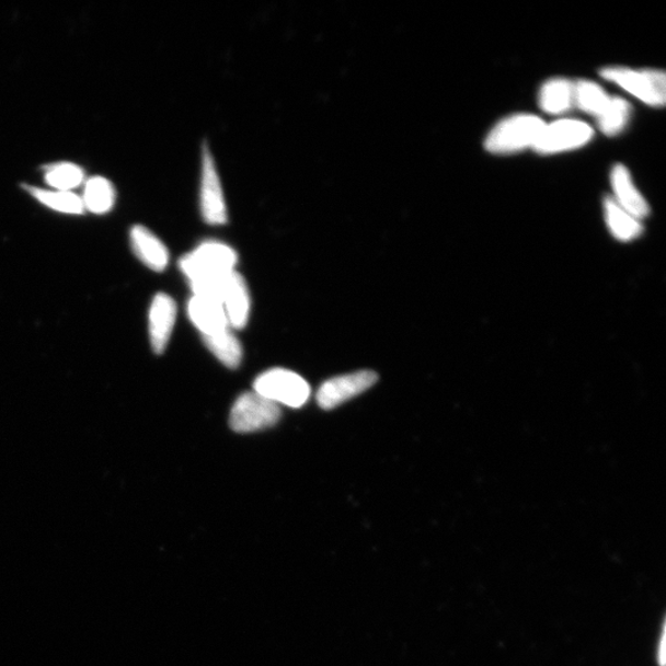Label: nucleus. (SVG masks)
Wrapping results in <instances>:
<instances>
[{
    "label": "nucleus",
    "mask_w": 666,
    "mask_h": 666,
    "mask_svg": "<svg viewBox=\"0 0 666 666\" xmlns=\"http://www.w3.org/2000/svg\"><path fill=\"white\" fill-rule=\"evenodd\" d=\"M546 123L530 114H517L500 122L485 140V149L495 154H510L535 147Z\"/></svg>",
    "instance_id": "f257e3e1"
},
{
    "label": "nucleus",
    "mask_w": 666,
    "mask_h": 666,
    "mask_svg": "<svg viewBox=\"0 0 666 666\" xmlns=\"http://www.w3.org/2000/svg\"><path fill=\"white\" fill-rule=\"evenodd\" d=\"M238 253L228 244L218 241L203 242L181 259L180 267L185 277L193 283L202 278L222 276L234 271Z\"/></svg>",
    "instance_id": "f03ea898"
},
{
    "label": "nucleus",
    "mask_w": 666,
    "mask_h": 666,
    "mask_svg": "<svg viewBox=\"0 0 666 666\" xmlns=\"http://www.w3.org/2000/svg\"><path fill=\"white\" fill-rule=\"evenodd\" d=\"M600 74L605 80L620 85L646 105L664 106L665 104L666 78L663 71H634L625 67H607Z\"/></svg>",
    "instance_id": "7ed1b4c3"
},
{
    "label": "nucleus",
    "mask_w": 666,
    "mask_h": 666,
    "mask_svg": "<svg viewBox=\"0 0 666 666\" xmlns=\"http://www.w3.org/2000/svg\"><path fill=\"white\" fill-rule=\"evenodd\" d=\"M254 391L277 405L301 407L310 398L307 380L291 370L271 369L254 381Z\"/></svg>",
    "instance_id": "20e7f679"
},
{
    "label": "nucleus",
    "mask_w": 666,
    "mask_h": 666,
    "mask_svg": "<svg viewBox=\"0 0 666 666\" xmlns=\"http://www.w3.org/2000/svg\"><path fill=\"white\" fill-rule=\"evenodd\" d=\"M279 405L253 391L244 393L234 403L230 426L234 433L250 434L276 425L280 418Z\"/></svg>",
    "instance_id": "39448f33"
},
{
    "label": "nucleus",
    "mask_w": 666,
    "mask_h": 666,
    "mask_svg": "<svg viewBox=\"0 0 666 666\" xmlns=\"http://www.w3.org/2000/svg\"><path fill=\"white\" fill-rule=\"evenodd\" d=\"M200 210L205 222L221 227L229 220L220 175L208 147H204L200 181Z\"/></svg>",
    "instance_id": "423d86ee"
},
{
    "label": "nucleus",
    "mask_w": 666,
    "mask_h": 666,
    "mask_svg": "<svg viewBox=\"0 0 666 666\" xmlns=\"http://www.w3.org/2000/svg\"><path fill=\"white\" fill-rule=\"evenodd\" d=\"M594 130L583 122L560 120L544 126L533 150L540 154H555L579 149L593 139Z\"/></svg>",
    "instance_id": "0eeeda50"
},
{
    "label": "nucleus",
    "mask_w": 666,
    "mask_h": 666,
    "mask_svg": "<svg viewBox=\"0 0 666 666\" xmlns=\"http://www.w3.org/2000/svg\"><path fill=\"white\" fill-rule=\"evenodd\" d=\"M375 371L359 370L356 374L332 378L323 383L317 395L318 404L325 410L335 409L354 399L377 383Z\"/></svg>",
    "instance_id": "6e6552de"
},
{
    "label": "nucleus",
    "mask_w": 666,
    "mask_h": 666,
    "mask_svg": "<svg viewBox=\"0 0 666 666\" xmlns=\"http://www.w3.org/2000/svg\"><path fill=\"white\" fill-rule=\"evenodd\" d=\"M177 318V306L166 294L156 296L149 313V333L152 349L157 355L163 354L172 336Z\"/></svg>",
    "instance_id": "1a4fd4ad"
},
{
    "label": "nucleus",
    "mask_w": 666,
    "mask_h": 666,
    "mask_svg": "<svg viewBox=\"0 0 666 666\" xmlns=\"http://www.w3.org/2000/svg\"><path fill=\"white\" fill-rule=\"evenodd\" d=\"M129 238L135 256L147 268L162 272L169 266L170 252L166 250L165 244L151 230L142 227V225H135L130 230Z\"/></svg>",
    "instance_id": "9d476101"
},
{
    "label": "nucleus",
    "mask_w": 666,
    "mask_h": 666,
    "mask_svg": "<svg viewBox=\"0 0 666 666\" xmlns=\"http://www.w3.org/2000/svg\"><path fill=\"white\" fill-rule=\"evenodd\" d=\"M611 185L617 204L630 213L635 219H643L650 215V205L633 184L631 173L622 164H616L611 172Z\"/></svg>",
    "instance_id": "9b49d317"
},
{
    "label": "nucleus",
    "mask_w": 666,
    "mask_h": 666,
    "mask_svg": "<svg viewBox=\"0 0 666 666\" xmlns=\"http://www.w3.org/2000/svg\"><path fill=\"white\" fill-rule=\"evenodd\" d=\"M222 307L227 312L230 328L243 329L246 326L251 308L250 291L246 280L237 271L230 274Z\"/></svg>",
    "instance_id": "f8f14e48"
},
{
    "label": "nucleus",
    "mask_w": 666,
    "mask_h": 666,
    "mask_svg": "<svg viewBox=\"0 0 666 666\" xmlns=\"http://www.w3.org/2000/svg\"><path fill=\"white\" fill-rule=\"evenodd\" d=\"M188 313L203 336H210L230 329L227 312L221 302L193 296L188 303Z\"/></svg>",
    "instance_id": "ddd939ff"
},
{
    "label": "nucleus",
    "mask_w": 666,
    "mask_h": 666,
    "mask_svg": "<svg viewBox=\"0 0 666 666\" xmlns=\"http://www.w3.org/2000/svg\"><path fill=\"white\" fill-rule=\"evenodd\" d=\"M84 191L81 195L84 211L95 215H104L113 210L116 202L114 184L105 179L92 177L85 180Z\"/></svg>",
    "instance_id": "4468645a"
},
{
    "label": "nucleus",
    "mask_w": 666,
    "mask_h": 666,
    "mask_svg": "<svg viewBox=\"0 0 666 666\" xmlns=\"http://www.w3.org/2000/svg\"><path fill=\"white\" fill-rule=\"evenodd\" d=\"M540 106L552 115L570 112L574 106V83L565 78L547 81L541 88Z\"/></svg>",
    "instance_id": "2eb2a0df"
},
{
    "label": "nucleus",
    "mask_w": 666,
    "mask_h": 666,
    "mask_svg": "<svg viewBox=\"0 0 666 666\" xmlns=\"http://www.w3.org/2000/svg\"><path fill=\"white\" fill-rule=\"evenodd\" d=\"M604 209L607 227L615 239L629 242L641 237L643 227L640 220L622 209L613 198L605 199Z\"/></svg>",
    "instance_id": "dca6fc26"
},
{
    "label": "nucleus",
    "mask_w": 666,
    "mask_h": 666,
    "mask_svg": "<svg viewBox=\"0 0 666 666\" xmlns=\"http://www.w3.org/2000/svg\"><path fill=\"white\" fill-rule=\"evenodd\" d=\"M24 188L35 200L56 213L66 215H82L85 213L81 195L74 192L41 188L34 187V185H25Z\"/></svg>",
    "instance_id": "f3484780"
},
{
    "label": "nucleus",
    "mask_w": 666,
    "mask_h": 666,
    "mask_svg": "<svg viewBox=\"0 0 666 666\" xmlns=\"http://www.w3.org/2000/svg\"><path fill=\"white\" fill-rule=\"evenodd\" d=\"M45 183L50 190L74 192L85 182L82 166L72 162H57L45 166Z\"/></svg>",
    "instance_id": "a211bd4d"
},
{
    "label": "nucleus",
    "mask_w": 666,
    "mask_h": 666,
    "mask_svg": "<svg viewBox=\"0 0 666 666\" xmlns=\"http://www.w3.org/2000/svg\"><path fill=\"white\" fill-rule=\"evenodd\" d=\"M205 345L222 365L233 369L238 368L242 360L241 342L230 330H222L210 336H203Z\"/></svg>",
    "instance_id": "6ab92c4d"
},
{
    "label": "nucleus",
    "mask_w": 666,
    "mask_h": 666,
    "mask_svg": "<svg viewBox=\"0 0 666 666\" xmlns=\"http://www.w3.org/2000/svg\"><path fill=\"white\" fill-rule=\"evenodd\" d=\"M610 100L611 96L599 84L592 81L574 83V105L584 113L599 117Z\"/></svg>",
    "instance_id": "aec40b11"
},
{
    "label": "nucleus",
    "mask_w": 666,
    "mask_h": 666,
    "mask_svg": "<svg viewBox=\"0 0 666 666\" xmlns=\"http://www.w3.org/2000/svg\"><path fill=\"white\" fill-rule=\"evenodd\" d=\"M632 107L622 97H611L602 114L597 117L600 130L606 136H616L624 130L630 122Z\"/></svg>",
    "instance_id": "412c9836"
}]
</instances>
